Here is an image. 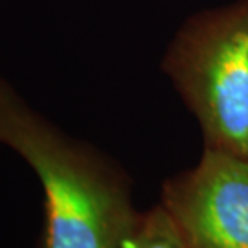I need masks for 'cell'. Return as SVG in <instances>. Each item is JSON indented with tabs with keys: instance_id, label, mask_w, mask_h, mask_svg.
Wrapping results in <instances>:
<instances>
[{
	"instance_id": "obj_1",
	"label": "cell",
	"mask_w": 248,
	"mask_h": 248,
	"mask_svg": "<svg viewBox=\"0 0 248 248\" xmlns=\"http://www.w3.org/2000/svg\"><path fill=\"white\" fill-rule=\"evenodd\" d=\"M0 144L24 159L44 187V248H124L141 219L124 173L50 124L2 76Z\"/></svg>"
},
{
	"instance_id": "obj_3",
	"label": "cell",
	"mask_w": 248,
	"mask_h": 248,
	"mask_svg": "<svg viewBox=\"0 0 248 248\" xmlns=\"http://www.w3.org/2000/svg\"><path fill=\"white\" fill-rule=\"evenodd\" d=\"M162 205L187 248H248V159L207 147L165 184Z\"/></svg>"
},
{
	"instance_id": "obj_4",
	"label": "cell",
	"mask_w": 248,
	"mask_h": 248,
	"mask_svg": "<svg viewBox=\"0 0 248 248\" xmlns=\"http://www.w3.org/2000/svg\"><path fill=\"white\" fill-rule=\"evenodd\" d=\"M124 248H187L179 235L171 216L159 205L146 216H141L138 226L126 240Z\"/></svg>"
},
{
	"instance_id": "obj_2",
	"label": "cell",
	"mask_w": 248,
	"mask_h": 248,
	"mask_svg": "<svg viewBox=\"0 0 248 248\" xmlns=\"http://www.w3.org/2000/svg\"><path fill=\"white\" fill-rule=\"evenodd\" d=\"M165 69L208 149L248 159V0L194 16L173 40Z\"/></svg>"
}]
</instances>
